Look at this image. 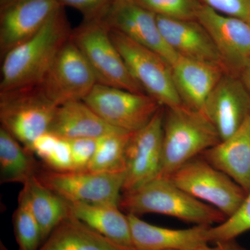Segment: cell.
Returning a JSON list of instances; mask_svg holds the SVG:
<instances>
[{
	"mask_svg": "<svg viewBox=\"0 0 250 250\" xmlns=\"http://www.w3.org/2000/svg\"><path fill=\"white\" fill-rule=\"evenodd\" d=\"M109 29L120 31L139 45L154 51L171 66L179 56L166 43L156 15L134 0H114L99 18Z\"/></svg>",
	"mask_w": 250,
	"mask_h": 250,
	"instance_id": "12",
	"label": "cell"
},
{
	"mask_svg": "<svg viewBox=\"0 0 250 250\" xmlns=\"http://www.w3.org/2000/svg\"><path fill=\"white\" fill-rule=\"evenodd\" d=\"M169 178L189 195L221 211L227 218L244 200L247 192L228 174L201 155L188 161Z\"/></svg>",
	"mask_w": 250,
	"mask_h": 250,
	"instance_id": "7",
	"label": "cell"
},
{
	"mask_svg": "<svg viewBox=\"0 0 250 250\" xmlns=\"http://www.w3.org/2000/svg\"><path fill=\"white\" fill-rule=\"evenodd\" d=\"M70 215L126 249L135 250L127 215L118 206L67 202Z\"/></svg>",
	"mask_w": 250,
	"mask_h": 250,
	"instance_id": "20",
	"label": "cell"
},
{
	"mask_svg": "<svg viewBox=\"0 0 250 250\" xmlns=\"http://www.w3.org/2000/svg\"><path fill=\"white\" fill-rule=\"evenodd\" d=\"M114 0H59L62 7H71L80 11L84 20L101 17Z\"/></svg>",
	"mask_w": 250,
	"mask_h": 250,
	"instance_id": "32",
	"label": "cell"
},
{
	"mask_svg": "<svg viewBox=\"0 0 250 250\" xmlns=\"http://www.w3.org/2000/svg\"><path fill=\"white\" fill-rule=\"evenodd\" d=\"M21 193L27 199L42 233V243L70 215L68 204L44 186L36 176L23 184Z\"/></svg>",
	"mask_w": 250,
	"mask_h": 250,
	"instance_id": "23",
	"label": "cell"
},
{
	"mask_svg": "<svg viewBox=\"0 0 250 250\" xmlns=\"http://www.w3.org/2000/svg\"><path fill=\"white\" fill-rule=\"evenodd\" d=\"M156 16L164 40L179 57L215 64L226 70L214 42L199 21Z\"/></svg>",
	"mask_w": 250,
	"mask_h": 250,
	"instance_id": "16",
	"label": "cell"
},
{
	"mask_svg": "<svg viewBox=\"0 0 250 250\" xmlns=\"http://www.w3.org/2000/svg\"><path fill=\"white\" fill-rule=\"evenodd\" d=\"M213 247L207 246L190 250H246L238 244L235 240L231 241L216 242Z\"/></svg>",
	"mask_w": 250,
	"mask_h": 250,
	"instance_id": "34",
	"label": "cell"
},
{
	"mask_svg": "<svg viewBox=\"0 0 250 250\" xmlns=\"http://www.w3.org/2000/svg\"><path fill=\"white\" fill-rule=\"evenodd\" d=\"M109 29L113 43L145 93L165 108L182 105L174 86L170 64L159 54L139 45L120 31Z\"/></svg>",
	"mask_w": 250,
	"mask_h": 250,
	"instance_id": "6",
	"label": "cell"
},
{
	"mask_svg": "<svg viewBox=\"0 0 250 250\" xmlns=\"http://www.w3.org/2000/svg\"><path fill=\"white\" fill-rule=\"evenodd\" d=\"M201 156L248 193L250 190V115L234 134Z\"/></svg>",
	"mask_w": 250,
	"mask_h": 250,
	"instance_id": "19",
	"label": "cell"
},
{
	"mask_svg": "<svg viewBox=\"0 0 250 250\" xmlns=\"http://www.w3.org/2000/svg\"><path fill=\"white\" fill-rule=\"evenodd\" d=\"M119 208L126 214L139 216L158 213L195 225L212 226L227 218L215 207L184 191L169 177L161 176L132 191L122 194Z\"/></svg>",
	"mask_w": 250,
	"mask_h": 250,
	"instance_id": "2",
	"label": "cell"
},
{
	"mask_svg": "<svg viewBox=\"0 0 250 250\" xmlns=\"http://www.w3.org/2000/svg\"><path fill=\"white\" fill-rule=\"evenodd\" d=\"M203 111L224 141L250 116V93L239 77L227 72L207 98Z\"/></svg>",
	"mask_w": 250,
	"mask_h": 250,
	"instance_id": "14",
	"label": "cell"
},
{
	"mask_svg": "<svg viewBox=\"0 0 250 250\" xmlns=\"http://www.w3.org/2000/svg\"><path fill=\"white\" fill-rule=\"evenodd\" d=\"M238 77L241 79V82L250 93V61L242 70Z\"/></svg>",
	"mask_w": 250,
	"mask_h": 250,
	"instance_id": "35",
	"label": "cell"
},
{
	"mask_svg": "<svg viewBox=\"0 0 250 250\" xmlns=\"http://www.w3.org/2000/svg\"><path fill=\"white\" fill-rule=\"evenodd\" d=\"M197 21L207 29L227 72L239 76L250 61V24L202 5Z\"/></svg>",
	"mask_w": 250,
	"mask_h": 250,
	"instance_id": "13",
	"label": "cell"
},
{
	"mask_svg": "<svg viewBox=\"0 0 250 250\" xmlns=\"http://www.w3.org/2000/svg\"><path fill=\"white\" fill-rule=\"evenodd\" d=\"M59 139L60 137L57 135L48 131L34 140L27 149L40 158L41 160L43 162L54 150Z\"/></svg>",
	"mask_w": 250,
	"mask_h": 250,
	"instance_id": "33",
	"label": "cell"
},
{
	"mask_svg": "<svg viewBox=\"0 0 250 250\" xmlns=\"http://www.w3.org/2000/svg\"><path fill=\"white\" fill-rule=\"evenodd\" d=\"M42 163L52 170L59 172L73 170L71 148L68 140L60 138L50 155Z\"/></svg>",
	"mask_w": 250,
	"mask_h": 250,
	"instance_id": "31",
	"label": "cell"
},
{
	"mask_svg": "<svg viewBox=\"0 0 250 250\" xmlns=\"http://www.w3.org/2000/svg\"><path fill=\"white\" fill-rule=\"evenodd\" d=\"M98 139L79 138L68 140L71 148L73 170H85L96 150Z\"/></svg>",
	"mask_w": 250,
	"mask_h": 250,
	"instance_id": "29",
	"label": "cell"
},
{
	"mask_svg": "<svg viewBox=\"0 0 250 250\" xmlns=\"http://www.w3.org/2000/svg\"><path fill=\"white\" fill-rule=\"evenodd\" d=\"M164 111L162 106L147 125L131 134L125 153L123 193L132 191L160 175Z\"/></svg>",
	"mask_w": 250,
	"mask_h": 250,
	"instance_id": "11",
	"label": "cell"
},
{
	"mask_svg": "<svg viewBox=\"0 0 250 250\" xmlns=\"http://www.w3.org/2000/svg\"><path fill=\"white\" fill-rule=\"evenodd\" d=\"M38 250H130L69 215L51 233Z\"/></svg>",
	"mask_w": 250,
	"mask_h": 250,
	"instance_id": "22",
	"label": "cell"
},
{
	"mask_svg": "<svg viewBox=\"0 0 250 250\" xmlns=\"http://www.w3.org/2000/svg\"><path fill=\"white\" fill-rule=\"evenodd\" d=\"M70 38L89 64L97 83L146 93L130 73L112 41L109 28L100 18L84 20L72 29Z\"/></svg>",
	"mask_w": 250,
	"mask_h": 250,
	"instance_id": "4",
	"label": "cell"
},
{
	"mask_svg": "<svg viewBox=\"0 0 250 250\" xmlns=\"http://www.w3.org/2000/svg\"><path fill=\"white\" fill-rule=\"evenodd\" d=\"M61 6L59 0H20L0 9L1 58L37 34Z\"/></svg>",
	"mask_w": 250,
	"mask_h": 250,
	"instance_id": "15",
	"label": "cell"
},
{
	"mask_svg": "<svg viewBox=\"0 0 250 250\" xmlns=\"http://www.w3.org/2000/svg\"><path fill=\"white\" fill-rule=\"evenodd\" d=\"M156 16L177 20H197L201 4L197 0H134Z\"/></svg>",
	"mask_w": 250,
	"mask_h": 250,
	"instance_id": "28",
	"label": "cell"
},
{
	"mask_svg": "<svg viewBox=\"0 0 250 250\" xmlns=\"http://www.w3.org/2000/svg\"><path fill=\"white\" fill-rule=\"evenodd\" d=\"M125 172L115 173L72 170L59 172L41 165L36 177L67 202L119 207Z\"/></svg>",
	"mask_w": 250,
	"mask_h": 250,
	"instance_id": "8",
	"label": "cell"
},
{
	"mask_svg": "<svg viewBox=\"0 0 250 250\" xmlns=\"http://www.w3.org/2000/svg\"><path fill=\"white\" fill-rule=\"evenodd\" d=\"M18 1H20V0H0V9H4L6 6L14 4V2Z\"/></svg>",
	"mask_w": 250,
	"mask_h": 250,
	"instance_id": "36",
	"label": "cell"
},
{
	"mask_svg": "<svg viewBox=\"0 0 250 250\" xmlns=\"http://www.w3.org/2000/svg\"><path fill=\"white\" fill-rule=\"evenodd\" d=\"M72 31L61 6L37 34L2 57L0 92L40 85Z\"/></svg>",
	"mask_w": 250,
	"mask_h": 250,
	"instance_id": "1",
	"label": "cell"
},
{
	"mask_svg": "<svg viewBox=\"0 0 250 250\" xmlns=\"http://www.w3.org/2000/svg\"><path fill=\"white\" fill-rule=\"evenodd\" d=\"M248 22H249L250 24V18L249 21H248Z\"/></svg>",
	"mask_w": 250,
	"mask_h": 250,
	"instance_id": "37",
	"label": "cell"
},
{
	"mask_svg": "<svg viewBox=\"0 0 250 250\" xmlns=\"http://www.w3.org/2000/svg\"><path fill=\"white\" fill-rule=\"evenodd\" d=\"M57 108L41 85L0 92L1 126L26 149L49 131Z\"/></svg>",
	"mask_w": 250,
	"mask_h": 250,
	"instance_id": "5",
	"label": "cell"
},
{
	"mask_svg": "<svg viewBox=\"0 0 250 250\" xmlns=\"http://www.w3.org/2000/svg\"><path fill=\"white\" fill-rule=\"evenodd\" d=\"M126 215L135 250H190L210 243L208 231L210 226L195 225L174 229L153 225L138 215Z\"/></svg>",
	"mask_w": 250,
	"mask_h": 250,
	"instance_id": "17",
	"label": "cell"
},
{
	"mask_svg": "<svg viewBox=\"0 0 250 250\" xmlns=\"http://www.w3.org/2000/svg\"><path fill=\"white\" fill-rule=\"evenodd\" d=\"M131 134L118 130L98 138L96 150L87 170L104 173L125 172V153Z\"/></svg>",
	"mask_w": 250,
	"mask_h": 250,
	"instance_id": "25",
	"label": "cell"
},
{
	"mask_svg": "<svg viewBox=\"0 0 250 250\" xmlns=\"http://www.w3.org/2000/svg\"><path fill=\"white\" fill-rule=\"evenodd\" d=\"M204 6L210 8L215 12L249 21L250 18V0H197Z\"/></svg>",
	"mask_w": 250,
	"mask_h": 250,
	"instance_id": "30",
	"label": "cell"
},
{
	"mask_svg": "<svg viewBox=\"0 0 250 250\" xmlns=\"http://www.w3.org/2000/svg\"><path fill=\"white\" fill-rule=\"evenodd\" d=\"M250 230V190L232 215L223 223L210 226L208 231L210 243L231 241Z\"/></svg>",
	"mask_w": 250,
	"mask_h": 250,
	"instance_id": "27",
	"label": "cell"
},
{
	"mask_svg": "<svg viewBox=\"0 0 250 250\" xmlns=\"http://www.w3.org/2000/svg\"><path fill=\"white\" fill-rule=\"evenodd\" d=\"M220 142L218 131L203 111L183 105L165 108L159 176L170 177L188 161Z\"/></svg>",
	"mask_w": 250,
	"mask_h": 250,
	"instance_id": "3",
	"label": "cell"
},
{
	"mask_svg": "<svg viewBox=\"0 0 250 250\" xmlns=\"http://www.w3.org/2000/svg\"><path fill=\"white\" fill-rule=\"evenodd\" d=\"M97 83L89 64L70 38L40 85L47 98L59 106L84 100Z\"/></svg>",
	"mask_w": 250,
	"mask_h": 250,
	"instance_id": "10",
	"label": "cell"
},
{
	"mask_svg": "<svg viewBox=\"0 0 250 250\" xmlns=\"http://www.w3.org/2000/svg\"><path fill=\"white\" fill-rule=\"evenodd\" d=\"M41 164L4 128H0V182L24 184L36 176Z\"/></svg>",
	"mask_w": 250,
	"mask_h": 250,
	"instance_id": "24",
	"label": "cell"
},
{
	"mask_svg": "<svg viewBox=\"0 0 250 250\" xmlns=\"http://www.w3.org/2000/svg\"><path fill=\"white\" fill-rule=\"evenodd\" d=\"M83 101L108 125L131 133L144 127L162 107L147 94L100 83Z\"/></svg>",
	"mask_w": 250,
	"mask_h": 250,
	"instance_id": "9",
	"label": "cell"
},
{
	"mask_svg": "<svg viewBox=\"0 0 250 250\" xmlns=\"http://www.w3.org/2000/svg\"><path fill=\"white\" fill-rule=\"evenodd\" d=\"M122 130L108 125L83 101H72L57 108L49 132L62 139L98 138ZM125 131V130H124Z\"/></svg>",
	"mask_w": 250,
	"mask_h": 250,
	"instance_id": "21",
	"label": "cell"
},
{
	"mask_svg": "<svg viewBox=\"0 0 250 250\" xmlns=\"http://www.w3.org/2000/svg\"><path fill=\"white\" fill-rule=\"evenodd\" d=\"M171 67L181 103L195 111H203L207 98L227 73L220 65L181 57Z\"/></svg>",
	"mask_w": 250,
	"mask_h": 250,
	"instance_id": "18",
	"label": "cell"
},
{
	"mask_svg": "<svg viewBox=\"0 0 250 250\" xmlns=\"http://www.w3.org/2000/svg\"><path fill=\"white\" fill-rule=\"evenodd\" d=\"M13 225L18 250H38L42 243L40 226L28 203L20 192L18 206L13 215Z\"/></svg>",
	"mask_w": 250,
	"mask_h": 250,
	"instance_id": "26",
	"label": "cell"
}]
</instances>
